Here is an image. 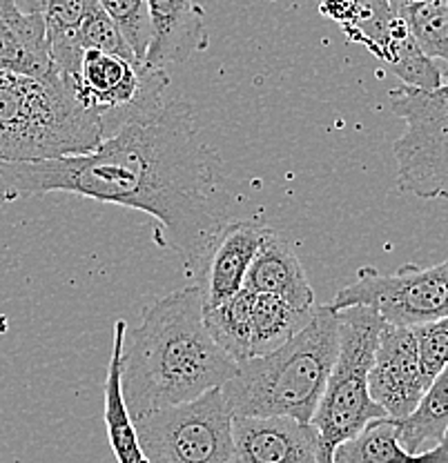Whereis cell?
Returning <instances> with one entry per match:
<instances>
[{"instance_id": "11", "label": "cell", "mask_w": 448, "mask_h": 463, "mask_svg": "<svg viewBox=\"0 0 448 463\" xmlns=\"http://www.w3.org/2000/svg\"><path fill=\"white\" fill-rule=\"evenodd\" d=\"M428 385L431 379L422 370L415 330L386 323L368 373L370 397L390 419H404L415 410Z\"/></svg>"}, {"instance_id": "19", "label": "cell", "mask_w": 448, "mask_h": 463, "mask_svg": "<svg viewBox=\"0 0 448 463\" xmlns=\"http://www.w3.org/2000/svg\"><path fill=\"white\" fill-rule=\"evenodd\" d=\"M397 437L408 452H424L448 434V365L431 381L411 414L393 419Z\"/></svg>"}, {"instance_id": "24", "label": "cell", "mask_w": 448, "mask_h": 463, "mask_svg": "<svg viewBox=\"0 0 448 463\" xmlns=\"http://www.w3.org/2000/svg\"><path fill=\"white\" fill-rule=\"evenodd\" d=\"M96 3L123 33L134 56L143 62L149 45L148 0H96Z\"/></svg>"}, {"instance_id": "3", "label": "cell", "mask_w": 448, "mask_h": 463, "mask_svg": "<svg viewBox=\"0 0 448 463\" xmlns=\"http://www.w3.org/2000/svg\"><path fill=\"white\" fill-rule=\"evenodd\" d=\"M339 352V315L315 306L310 321L281 347L239 364L221 385L233 417H292L310 423Z\"/></svg>"}, {"instance_id": "23", "label": "cell", "mask_w": 448, "mask_h": 463, "mask_svg": "<svg viewBox=\"0 0 448 463\" xmlns=\"http://www.w3.org/2000/svg\"><path fill=\"white\" fill-rule=\"evenodd\" d=\"M16 5L27 14H41L50 47L70 38L91 9L99 7L96 0H16Z\"/></svg>"}, {"instance_id": "13", "label": "cell", "mask_w": 448, "mask_h": 463, "mask_svg": "<svg viewBox=\"0 0 448 463\" xmlns=\"http://www.w3.org/2000/svg\"><path fill=\"white\" fill-rule=\"evenodd\" d=\"M149 45L143 65L166 70L210 47L205 12L196 0H148Z\"/></svg>"}, {"instance_id": "6", "label": "cell", "mask_w": 448, "mask_h": 463, "mask_svg": "<svg viewBox=\"0 0 448 463\" xmlns=\"http://www.w3.org/2000/svg\"><path fill=\"white\" fill-rule=\"evenodd\" d=\"M390 108L406 125L393 143L397 187L448 201V80L435 90L402 85L390 94Z\"/></svg>"}, {"instance_id": "7", "label": "cell", "mask_w": 448, "mask_h": 463, "mask_svg": "<svg viewBox=\"0 0 448 463\" xmlns=\"http://www.w3.org/2000/svg\"><path fill=\"white\" fill-rule=\"evenodd\" d=\"M148 463H230L233 412L221 388L134 417Z\"/></svg>"}, {"instance_id": "18", "label": "cell", "mask_w": 448, "mask_h": 463, "mask_svg": "<svg viewBox=\"0 0 448 463\" xmlns=\"http://www.w3.org/2000/svg\"><path fill=\"white\" fill-rule=\"evenodd\" d=\"M125 335H128V323L119 318L114 323L112 354H110L108 376L103 383V419L117 463H148L141 443H138L134 419L125 403L123 385H120V356H123Z\"/></svg>"}, {"instance_id": "4", "label": "cell", "mask_w": 448, "mask_h": 463, "mask_svg": "<svg viewBox=\"0 0 448 463\" xmlns=\"http://www.w3.org/2000/svg\"><path fill=\"white\" fill-rule=\"evenodd\" d=\"M105 125L65 83L0 70V161H47L94 149Z\"/></svg>"}, {"instance_id": "2", "label": "cell", "mask_w": 448, "mask_h": 463, "mask_svg": "<svg viewBox=\"0 0 448 463\" xmlns=\"http://www.w3.org/2000/svg\"><path fill=\"white\" fill-rule=\"evenodd\" d=\"M237 368L205 327L204 289L195 281L154 301L125 335L120 385L134 419L221 388Z\"/></svg>"}, {"instance_id": "1", "label": "cell", "mask_w": 448, "mask_h": 463, "mask_svg": "<svg viewBox=\"0 0 448 463\" xmlns=\"http://www.w3.org/2000/svg\"><path fill=\"white\" fill-rule=\"evenodd\" d=\"M83 196L146 212L166 230L186 272L199 279L233 221L221 158L183 99L152 96L94 149L47 161H0V199Z\"/></svg>"}, {"instance_id": "26", "label": "cell", "mask_w": 448, "mask_h": 463, "mask_svg": "<svg viewBox=\"0 0 448 463\" xmlns=\"http://www.w3.org/2000/svg\"><path fill=\"white\" fill-rule=\"evenodd\" d=\"M411 3H424V0H388L390 9H397V7H404V5H411Z\"/></svg>"}, {"instance_id": "5", "label": "cell", "mask_w": 448, "mask_h": 463, "mask_svg": "<svg viewBox=\"0 0 448 463\" xmlns=\"http://www.w3.org/2000/svg\"><path fill=\"white\" fill-rule=\"evenodd\" d=\"M337 315L339 352L310 419L319 434L315 463H335V450L341 443L357 437L375 419L388 417L368 392L370 365L386 321L368 306H350L337 310Z\"/></svg>"}, {"instance_id": "14", "label": "cell", "mask_w": 448, "mask_h": 463, "mask_svg": "<svg viewBox=\"0 0 448 463\" xmlns=\"http://www.w3.org/2000/svg\"><path fill=\"white\" fill-rule=\"evenodd\" d=\"M263 228L259 221L233 219L216 239L204 272L195 279L204 289V310L219 306L243 288L245 274L262 245Z\"/></svg>"}, {"instance_id": "16", "label": "cell", "mask_w": 448, "mask_h": 463, "mask_svg": "<svg viewBox=\"0 0 448 463\" xmlns=\"http://www.w3.org/2000/svg\"><path fill=\"white\" fill-rule=\"evenodd\" d=\"M243 288L254 294H270V297L281 298L299 310H312L317 306L315 289L297 257L295 243L281 232L270 228L263 232L262 245L245 274Z\"/></svg>"}, {"instance_id": "12", "label": "cell", "mask_w": 448, "mask_h": 463, "mask_svg": "<svg viewBox=\"0 0 448 463\" xmlns=\"http://www.w3.org/2000/svg\"><path fill=\"white\" fill-rule=\"evenodd\" d=\"M319 434L292 417H233L230 463H315Z\"/></svg>"}, {"instance_id": "22", "label": "cell", "mask_w": 448, "mask_h": 463, "mask_svg": "<svg viewBox=\"0 0 448 463\" xmlns=\"http://www.w3.org/2000/svg\"><path fill=\"white\" fill-rule=\"evenodd\" d=\"M417 47L433 61H444L448 67V0H424L393 9Z\"/></svg>"}, {"instance_id": "17", "label": "cell", "mask_w": 448, "mask_h": 463, "mask_svg": "<svg viewBox=\"0 0 448 463\" xmlns=\"http://www.w3.org/2000/svg\"><path fill=\"white\" fill-rule=\"evenodd\" d=\"M335 463H448V434L424 452H408L390 417L370 421L335 450Z\"/></svg>"}, {"instance_id": "27", "label": "cell", "mask_w": 448, "mask_h": 463, "mask_svg": "<svg viewBox=\"0 0 448 463\" xmlns=\"http://www.w3.org/2000/svg\"><path fill=\"white\" fill-rule=\"evenodd\" d=\"M444 79L448 80V67H446V71H444Z\"/></svg>"}, {"instance_id": "8", "label": "cell", "mask_w": 448, "mask_h": 463, "mask_svg": "<svg viewBox=\"0 0 448 463\" xmlns=\"http://www.w3.org/2000/svg\"><path fill=\"white\" fill-rule=\"evenodd\" d=\"M332 310L368 306L390 326L415 327L448 317V259L419 268L402 265L397 272L382 274L361 268L350 286L332 298Z\"/></svg>"}, {"instance_id": "21", "label": "cell", "mask_w": 448, "mask_h": 463, "mask_svg": "<svg viewBox=\"0 0 448 463\" xmlns=\"http://www.w3.org/2000/svg\"><path fill=\"white\" fill-rule=\"evenodd\" d=\"M253 301L254 292L241 288L237 294L219 306L204 310V323L221 350L228 352L237 364L250 359L253 339Z\"/></svg>"}, {"instance_id": "25", "label": "cell", "mask_w": 448, "mask_h": 463, "mask_svg": "<svg viewBox=\"0 0 448 463\" xmlns=\"http://www.w3.org/2000/svg\"><path fill=\"white\" fill-rule=\"evenodd\" d=\"M413 330H415L417 336L422 370L433 381L448 365V317L422 323Z\"/></svg>"}, {"instance_id": "20", "label": "cell", "mask_w": 448, "mask_h": 463, "mask_svg": "<svg viewBox=\"0 0 448 463\" xmlns=\"http://www.w3.org/2000/svg\"><path fill=\"white\" fill-rule=\"evenodd\" d=\"M312 310H299V307L277 297H270V294H254L250 359L274 352L288 339H292L310 321Z\"/></svg>"}, {"instance_id": "15", "label": "cell", "mask_w": 448, "mask_h": 463, "mask_svg": "<svg viewBox=\"0 0 448 463\" xmlns=\"http://www.w3.org/2000/svg\"><path fill=\"white\" fill-rule=\"evenodd\" d=\"M0 70L62 83L52 58L45 21L41 14L23 12L16 0H0Z\"/></svg>"}, {"instance_id": "10", "label": "cell", "mask_w": 448, "mask_h": 463, "mask_svg": "<svg viewBox=\"0 0 448 463\" xmlns=\"http://www.w3.org/2000/svg\"><path fill=\"white\" fill-rule=\"evenodd\" d=\"M62 83L90 112L103 118L105 137L152 96L166 94L170 76L166 70H152L132 56L110 54L103 50H83L74 70L62 76Z\"/></svg>"}, {"instance_id": "9", "label": "cell", "mask_w": 448, "mask_h": 463, "mask_svg": "<svg viewBox=\"0 0 448 463\" xmlns=\"http://www.w3.org/2000/svg\"><path fill=\"white\" fill-rule=\"evenodd\" d=\"M319 9L344 29L348 41L368 47L404 85L435 90L444 83L437 61L419 50L388 0H319Z\"/></svg>"}]
</instances>
